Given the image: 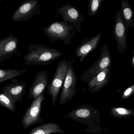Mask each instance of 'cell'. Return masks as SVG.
Wrapping results in <instances>:
<instances>
[{"instance_id":"6da1fadb","label":"cell","mask_w":134,"mask_h":134,"mask_svg":"<svg viewBox=\"0 0 134 134\" xmlns=\"http://www.w3.org/2000/svg\"><path fill=\"white\" fill-rule=\"evenodd\" d=\"M66 118L86 125L88 132L97 133L102 131L100 126L101 114L99 110L86 104L80 106L68 113Z\"/></svg>"},{"instance_id":"7a4b0ae2","label":"cell","mask_w":134,"mask_h":134,"mask_svg":"<svg viewBox=\"0 0 134 134\" xmlns=\"http://www.w3.org/2000/svg\"><path fill=\"white\" fill-rule=\"evenodd\" d=\"M28 53L23 57L27 65H46L52 63L62 56V52L40 44H31L27 48Z\"/></svg>"},{"instance_id":"3957f363","label":"cell","mask_w":134,"mask_h":134,"mask_svg":"<svg viewBox=\"0 0 134 134\" xmlns=\"http://www.w3.org/2000/svg\"><path fill=\"white\" fill-rule=\"evenodd\" d=\"M43 30L51 43L61 41L66 45L71 44V39L76 33L72 25L62 21L53 23L50 25L44 27Z\"/></svg>"},{"instance_id":"277c9868","label":"cell","mask_w":134,"mask_h":134,"mask_svg":"<svg viewBox=\"0 0 134 134\" xmlns=\"http://www.w3.org/2000/svg\"><path fill=\"white\" fill-rule=\"evenodd\" d=\"M111 65L112 61L109 47L104 44L100 49L99 58L81 74V80L87 83L99 73L106 68H110Z\"/></svg>"},{"instance_id":"5b68a950","label":"cell","mask_w":134,"mask_h":134,"mask_svg":"<svg viewBox=\"0 0 134 134\" xmlns=\"http://www.w3.org/2000/svg\"><path fill=\"white\" fill-rule=\"evenodd\" d=\"M68 61L63 59L57 65L54 75L48 87L47 92L51 96L52 106L54 107L59 92L65 80L67 69Z\"/></svg>"},{"instance_id":"8992f818","label":"cell","mask_w":134,"mask_h":134,"mask_svg":"<svg viewBox=\"0 0 134 134\" xmlns=\"http://www.w3.org/2000/svg\"><path fill=\"white\" fill-rule=\"evenodd\" d=\"M77 77L71 61H68V69L63 85L62 90L59 97V105H64L72 100L77 94Z\"/></svg>"},{"instance_id":"52a82bcc","label":"cell","mask_w":134,"mask_h":134,"mask_svg":"<svg viewBox=\"0 0 134 134\" xmlns=\"http://www.w3.org/2000/svg\"><path fill=\"white\" fill-rule=\"evenodd\" d=\"M41 6L38 0H27L21 3L12 15L15 22H26L36 15H40Z\"/></svg>"},{"instance_id":"ba28073f","label":"cell","mask_w":134,"mask_h":134,"mask_svg":"<svg viewBox=\"0 0 134 134\" xmlns=\"http://www.w3.org/2000/svg\"><path fill=\"white\" fill-rule=\"evenodd\" d=\"M44 92L35 99L26 110L22 120L23 128L26 129L30 126L44 121L41 117L42 103L45 100Z\"/></svg>"},{"instance_id":"9c48e42d","label":"cell","mask_w":134,"mask_h":134,"mask_svg":"<svg viewBox=\"0 0 134 134\" xmlns=\"http://www.w3.org/2000/svg\"><path fill=\"white\" fill-rule=\"evenodd\" d=\"M128 30L123 19L121 10H118L114 17L113 34L116 41L118 52L124 54L127 49V36Z\"/></svg>"},{"instance_id":"30bf717a","label":"cell","mask_w":134,"mask_h":134,"mask_svg":"<svg viewBox=\"0 0 134 134\" xmlns=\"http://www.w3.org/2000/svg\"><path fill=\"white\" fill-rule=\"evenodd\" d=\"M57 14L62 15V21L72 25L79 33H81V27L84 18L83 15L74 6H72L69 3H66L58 9Z\"/></svg>"},{"instance_id":"8fae6325","label":"cell","mask_w":134,"mask_h":134,"mask_svg":"<svg viewBox=\"0 0 134 134\" xmlns=\"http://www.w3.org/2000/svg\"><path fill=\"white\" fill-rule=\"evenodd\" d=\"M12 83L4 86L2 92L10 97L14 102L22 103L23 96L26 94V83L14 78L10 80Z\"/></svg>"},{"instance_id":"7c38bea8","label":"cell","mask_w":134,"mask_h":134,"mask_svg":"<svg viewBox=\"0 0 134 134\" xmlns=\"http://www.w3.org/2000/svg\"><path fill=\"white\" fill-rule=\"evenodd\" d=\"M101 36L102 34L99 33L90 39L85 38L82 43L75 50L76 58H80V62H82L89 54L97 48Z\"/></svg>"},{"instance_id":"4fadbf2b","label":"cell","mask_w":134,"mask_h":134,"mask_svg":"<svg viewBox=\"0 0 134 134\" xmlns=\"http://www.w3.org/2000/svg\"><path fill=\"white\" fill-rule=\"evenodd\" d=\"M18 38L12 34L0 40V62L10 58L18 49Z\"/></svg>"},{"instance_id":"5bb4252c","label":"cell","mask_w":134,"mask_h":134,"mask_svg":"<svg viewBox=\"0 0 134 134\" xmlns=\"http://www.w3.org/2000/svg\"><path fill=\"white\" fill-rule=\"evenodd\" d=\"M48 82V75L47 71H41L37 73L29 91V98L34 99L38 97L44 92Z\"/></svg>"},{"instance_id":"9a60e30c","label":"cell","mask_w":134,"mask_h":134,"mask_svg":"<svg viewBox=\"0 0 134 134\" xmlns=\"http://www.w3.org/2000/svg\"><path fill=\"white\" fill-rule=\"evenodd\" d=\"M112 72L110 68H107L96 75L91 81L87 83L88 90L91 93H98L106 85L110 80Z\"/></svg>"},{"instance_id":"2e32d148","label":"cell","mask_w":134,"mask_h":134,"mask_svg":"<svg viewBox=\"0 0 134 134\" xmlns=\"http://www.w3.org/2000/svg\"><path fill=\"white\" fill-rule=\"evenodd\" d=\"M64 132L58 125L49 122L36 127L27 134H51L55 133L63 134Z\"/></svg>"},{"instance_id":"e0dca14e","label":"cell","mask_w":134,"mask_h":134,"mask_svg":"<svg viewBox=\"0 0 134 134\" xmlns=\"http://www.w3.org/2000/svg\"><path fill=\"white\" fill-rule=\"evenodd\" d=\"M121 13L126 27H134V14L127 0H121Z\"/></svg>"},{"instance_id":"ac0fdd59","label":"cell","mask_w":134,"mask_h":134,"mask_svg":"<svg viewBox=\"0 0 134 134\" xmlns=\"http://www.w3.org/2000/svg\"><path fill=\"white\" fill-rule=\"evenodd\" d=\"M25 69H0V84L15 77L21 76L27 72Z\"/></svg>"},{"instance_id":"d6986e66","label":"cell","mask_w":134,"mask_h":134,"mask_svg":"<svg viewBox=\"0 0 134 134\" xmlns=\"http://www.w3.org/2000/svg\"><path fill=\"white\" fill-rule=\"evenodd\" d=\"M111 116L116 118L128 119L134 114V110L125 107H113L110 111Z\"/></svg>"},{"instance_id":"ffe728a7","label":"cell","mask_w":134,"mask_h":134,"mask_svg":"<svg viewBox=\"0 0 134 134\" xmlns=\"http://www.w3.org/2000/svg\"><path fill=\"white\" fill-rule=\"evenodd\" d=\"M0 105L13 113L16 111V103L10 97L2 92H0Z\"/></svg>"},{"instance_id":"44dd1931","label":"cell","mask_w":134,"mask_h":134,"mask_svg":"<svg viewBox=\"0 0 134 134\" xmlns=\"http://www.w3.org/2000/svg\"><path fill=\"white\" fill-rule=\"evenodd\" d=\"M103 0H91L88 4V14L90 17H94L100 10Z\"/></svg>"},{"instance_id":"7402d4cb","label":"cell","mask_w":134,"mask_h":134,"mask_svg":"<svg viewBox=\"0 0 134 134\" xmlns=\"http://www.w3.org/2000/svg\"><path fill=\"white\" fill-rule=\"evenodd\" d=\"M134 93V85H130L123 92L121 96L122 99H125L130 97Z\"/></svg>"},{"instance_id":"603a6c76","label":"cell","mask_w":134,"mask_h":134,"mask_svg":"<svg viewBox=\"0 0 134 134\" xmlns=\"http://www.w3.org/2000/svg\"><path fill=\"white\" fill-rule=\"evenodd\" d=\"M132 56L131 59V64L132 66L134 68V51L133 50L132 52Z\"/></svg>"}]
</instances>
